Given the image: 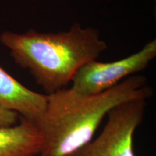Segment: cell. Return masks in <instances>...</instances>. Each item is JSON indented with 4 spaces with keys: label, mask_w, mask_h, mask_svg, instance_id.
<instances>
[{
    "label": "cell",
    "mask_w": 156,
    "mask_h": 156,
    "mask_svg": "<svg viewBox=\"0 0 156 156\" xmlns=\"http://www.w3.org/2000/svg\"><path fill=\"white\" fill-rule=\"evenodd\" d=\"M153 95L147 78L132 75L104 92L82 95L64 88L47 95L46 108L35 124L41 134V154L68 156L92 140L104 117L126 101Z\"/></svg>",
    "instance_id": "6da1fadb"
},
{
    "label": "cell",
    "mask_w": 156,
    "mask_h": 156,
    "mask_svg": "<svg viewBox=\"0 0 156 156\" xmlns=\"http://www.w3.org/2000/svg\"><path fill=\"white\" fill-rule=\"evenodd\" d=\"M0 41L10 50L15 63L28 69L48 95L65 88L80 68L96 60L107 48L98 31L78 23L58 33L6 31Z\"/></svg>",
    "instance_id": "7a4b0ae2"
},
{
    "label": "cell",
    "mask_w": 156,
    "mask_h": 156,
    "mask_svg": "<svg viewBox=\"0 0 156 156\" xmlns=\"http://www.w3.org/2000/svg\"><path fill=\"white\" fill-rule=\"evenodd\" d=\"M145 99L117 105L108 113V121L94 140L68 156H135L133 135L144 118Z\"/></svg>",
    "instance_id": "3957f363"
},
{
    "label": "cell",
    "mask_w": 156,
    "mask_h": 156,
    "mask_svg": "<svg viewBox=\"0 0 156 156\" xmlns=\"http://www.w3.org/2000/svg\"><path fill=\"white\" fill-rule=\"evenodd\" d=\"M156 56V41L146 44L139 51L122 59L87 62L80 67L72 80L70 89L82 95L103 93L147 68Z\"/></svg>",
    "instance_id": "277c9868"
},
{
    "label": "cell",
    "mask_w": 156,
    "mask_h": 156,
    "mask_svg": "<svg viewBox=\"0 0 156 156\" xmlns=\"http://www.w3.org/2000/svg\"><path fill=\"white\" fill-rule=\"evenodd\" d=\"M46 103L47 95L27 88L0 67V108L17 113L35 124Z\"/></svg>",
    "instance_id": "5b68a950"
},
{
    "label": "cell",
    "mask_w": 156,
    "mask_h": 156,
    "mask_svg": "<svg viewBox=\"0 0 156 156\" xmlns=\"http://www.w3.org/2000/svg\"><path fill=\"white\" fill-rule=\"evenodd\" d=\"M18 124L0 126V156H30L41 153L43 137L36 124L19 116Z\"/></svg>",
    "instance_id": "8992f818"
},
{
    "label": "cell",
    "mask_w": 156,
    "mask_h": 156,
    "mask_svg": "<svg viewBox=\"0 0 156 156\" xmlns=\"http://www.w3.org/2000/svg\"><path fill=\"white\" fill-rule=\"evenodd\" d=\"M19 119V115L14 112L0 108V126L15 125Z\"/></svg>",
    "instance_id": "52a82bcc"
},
{
    "label": "cell",
    "mask_w": 156,
    "mask_h": 156,
    "mask_svg": "<svg viewBox=\"0 0 156 156\" xmlns=\"http://www.w3.org/2000/svg\"><path fill=\"white\" fill-rule=\"evenodd\" d=\"M30 156H47V155H43V154H38H38H37V155H30Z\"/></svg>",
    "instance_id": "ba28073f"
}]
</instances>
